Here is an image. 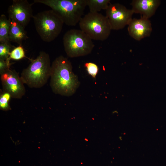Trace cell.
Here are the masks:
<instances>
[{"instance_id": "19", "label": "cell", "mask_w": 166, "mask_h": 166, "mask_svg": "<svg viewBox=\"0 0 166 166\" xmlns=\"http://www.w3.org/2000/svg\"><path fill=\"white\" fill-rule=\"evenodd\" d=\"M10 59L6 60L0 59V73L1 74L10 69L11 65Z\"/></svg>"}, {"instance_id": "12", "label": "cell", "mask_w": 166, "mask_h": 166, "mask_svg": "<svg viewBox=\"0 0 166 166\" xmlns=\"http://www.w3.org/2000/svg\"><path fill=\"white\" fill-rule=\"evenodd\" d=\"M8 19L10 23L9 40L22 45V41L28 38L25 28L17 22Z\"/></svg>"}, {"instance_id": "9", "label": "cell", "mask_w": 166, "mask_h": 166, "mask_svg": "<svg viewBox=\"0 0 166 166\" xmlns=\"http://www.w3.org/2000/svg\"><path fill=\"white\" fill-rule=\"evenodd\" d=\"M9 18L14 20L25 28L33 15L32 5L27 0H13L8 10Z\"/></svg>"}, {"instance_id": "16", "label": "cell", "mask_w": 166, "mask_h": 166, "mask_svg": "<svg viewBox=\"0 0 166 166\" xmlns=\"http://www.w3.org/2000/svg\"><path fill=\"white\" fill-rule=\"evenodd\" d=\"M12 46L10 43H0V59H9Z\"/></svg>"}, {"instance_id": "14", "label": "cell", "mask_w": 166, "mask_h": 166, "mask_svg": "<svg viewBox=\"0 0 166 166\" xmlns=\"http://www.w3.org/2000/svg\"><path fill=\"white\" fill-rule=\"evenodd\" d=\"M110 2V0H87V6L89 12H99L102 10H106Z\"/></svg>"}, {"instance_id": "3", "label": "cell", "mask_w": 166, "mask_h": 166, "mask_svg": "<svg viewBox=\"0 0 166 166\" xmlns=\"http://www.w3.org/2000/svg\"><path fill=\"white\" fill-rule=\"evenodd\" d=\"M34 2L50 7L69 26L79 23L87 6V0H34Z\"/></svg>"}, {"instance_id": "5", "label": "cell", "mask_w": 166, "mask_h": 166, "mask_svg": "<svg viewBox=\"0 0 166 166\" xmlns=\"http://www.w3.org/2000/svg\"><path fill=\"white\" fill-rule=\"evenodd\" d=\"M63 42L65 52L71 58L87 55L95 46L92 40L85 33L77 29L67 31L63 36Z\"/></svg>"}, {"instance_id": "6", "label": "cell", "mask_w": 166, "mask_h": 166, "mask_svg": "<svg viewBox=\"0 0 166 166\" xmlns=\"http://www.w3.org/2000/svg\"><path fill=\"white\" fill-rule=\"evenodd\" d=\"M79 24L81 30L92 40H106L112 30L107 18L99 12H89L82 18Z\"/></svg>"}, {"instance_id": "17", "label": "cell", "mask_w": 166, "mask_h": 166, "mask_svg": "<svg viewBox=\"0 0 166 166\" xmlns=\"http://www.w3.org/2000/svg\"><path fill=\"white\" fill-rule=\"evenodd\" d=\"M11 97L10 94L8 93L3 92L0 96V108L3 110H7L10 109L9 102Z\"/></svg>"}, {"instance_id": "1", "label": "cell", "mask_w": 166, "mask_h": 166, "mask_svg": "<svg viewBox=\"0 0 166 166\" xmlns=\"http://www.w3.org/2000/svg\"><path fill=\"white\" fill-rule=\"evenodd\" d=\"M50 85L55 94L63 96L73 95L79 87L80 82L73 71L71 62L60 56L51 64Z\"/></svg>"}, {"instance_id": "7", "label": "cell", "mask_w": 166, "mask_h": 166, "mask_svg": "<svg viewBox=\"0 0 166 166\" xmlns=\"http://www.w3.org/2000/svg\"><path fill=\"white\" fill-rule=\"evenodd\" d=\"M105 10L111 29L114 30L122 29L128 25L134 14L132 9L118 3H110Z\"/></svg>"}, {"instance_id": "15", "label": "cell", "mask_w": 166, "mask_h": 166, "mask_svg": "<svg viewBox=\"0 0 166 166\" xmlns=\"http://www.w3.org/2000/svg\"><path fill=\"white\" fill-rule=\"evenodd\" d=\"M25 52L22 45L15 47L11 51L9 57L10 59L18 60L25 57Z\"/></svg>"}, {"instance_id": "13", "label": "cell", "mask_w": 166, "mask_h": 166, "mask_svg": "<svg viewBox=\"0 0 166 166\" xmlns=\"http://www.w3.org/2000/svg\"><path fill=\"white\" fill-rule=\"evenodd\" d=\"M10 23L4 14L0 17V43H10L9 38Z\"/></svg>"}, {"instance_id": "4", "label": "cell", "mask_w": 166, "mask_h": 166, "mask_svg": "<svg viewBox=\"0 0 166 166\" xmlns=\"http://www.w3.org/2000/svg\"><path fill=\"white\" fill-rule=\"evenodd\" d=\"M33 18L36 30L43 41H53L62 31L64 22L60 16L52 9L39 12Z\"/></svg>"}, {"instance_id": "18", "label": "cell", "mask_w": 166, "mask_h": 166, "mask_svg": "<svg viewBox=\"0 0 166 166\" xmlns=\"http://www.w3.org/2000/svg\"><path fill=\"white\" fill-rule=\"evenodd\" d=\"M85 66L88 73L93 77L95 78L99 70L98 66L95 63L91 62L86 63Z\"/></svg>"}, {"instance_id": "10", "label": "cell", "mask_w": 166, "mask_h": 166, "mask_svg": "<svg viewBox=\"0 0 166 166\" xmlns=\"http://www.w3.org/2000/svg\"><path fill=\"white\" fill-rule=\"evenodd\" d=\"M128 26L129 35L137 41L150 36L152 31L150 21L143 17L139 19L132 18Z\"/></svg>"}, {"instance_id": "2", "label": "cell", "mask_w": 166, "mask_h": 166, "mask_svg": "<svg viewBox=\"0 0 166 166\" xmlns=\"http://www.w3.org/2000/svg\"><path fill=\"white\" fill-rule=\"evenodd\" d=\"M51 65L49 54L41 51L29 66L24 69L20 77L24 84L30 88L42 87L50 77Z\"/></svg>"}, {"instance_id": "8", "label": "cell", "mask_w": 166, "mask_h": 166, "mask_svg": "<svg viewBox=\"0 0 166 166\" xmlns=\"http://www.w3.org/2000/svg\"><path fill=\"white\" fill-rule=\"evenodd\" d=\"M0 74L3 92L16 99L21 98L25 95L26 91L24 84L15 70L10 69Z\"/></svg>"}, {"instance_id": "11", "label": "cell", "mask_w": 166, "mask_h": 166, "mask_svg": "<svg viewBox=\"0 0 166 166\" xmlns=\"http://www.w3.org/2000/svg\"><path fill=\"white\" fill-rule=\"evenodd\" d=\"M160 4L159 0H133L130 5L134 13L149 19L155 14Z\"/></svg>"}]
</instances>
